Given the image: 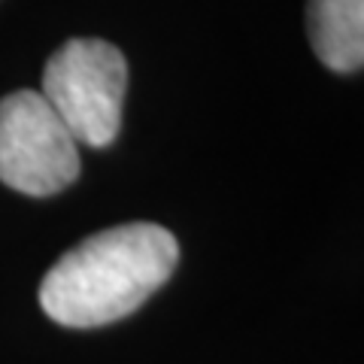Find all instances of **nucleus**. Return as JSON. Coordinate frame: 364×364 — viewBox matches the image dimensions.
<instances>
[{"label": "nucleus", "instance_id": "obj_4", "mask_svg": "<svg viewBox=\"0 0 364 364\" xmlns=\"http://www.w3.org/2000/svg\"><path fill=\"white\" fill-rule=\"evenodd\" d=\"M306 31L328 70L355 73L364 64V0H310Z\"/></svg>", "mask_w": 364, "mask_h": 364}, {"label": "nucleus", "instance_id": "obj_2", "mask_svg": "<svg viewBox=\"0 0 364 364\" xmlns=\"http://www.w3.org/2000/svg\"><path fill=\"white\" fill-rule=\"evenodd\" d=\"M128 61L107 40H67L43 70L40 95L76 143L104 149L119 136Z\"/></svg>", "mask_w": 364, "mask_h": 364}, {"label": "nucleus", "instance_id": "obj_1", "mask_svg": "<svg viewBox=\"0 0 364 364\" xmlns=\"http://www.w3.org/2000/svg\"><path fill=\"white\" fill-rule=\"evenodd\" d=\"M179 243L155 222H131L85 237L40 282L43 313L64 328H100L134 313L170 279Z\"/></svg>", "mask_w": 364, "mask_h": 364}, {"label": "nucleus", "instance_id": "obj_3", "mask_svg": "<svg viewBox=\"0 0 364 364\" xmlns=\"http://www.w3.org/2000/svg\"><path fill=\"white\" fill-rule=\"evenodd\" d=\"M79 176V143L40 91L0 100V182L31 198L64 191Z\"/></svg>", "mask_w": 364, "mask_h": 364}]
</instances>
